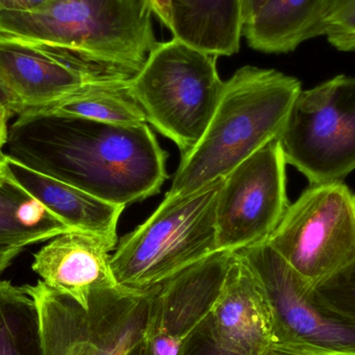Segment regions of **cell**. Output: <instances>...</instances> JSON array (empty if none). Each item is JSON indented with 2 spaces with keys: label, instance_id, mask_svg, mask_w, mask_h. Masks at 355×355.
Returning <instances> with one entry per match:
<instances>
[{
  "label": "cell",
  "instance_id": "12",
  "mask_svg": "<svg viewBox=\"0 0 355 355\" xmlns=\"http://www.w3.org/2000/svg\"><path fill=\"white\" fill-rule=\"evenodd\" d=\"M235 252H216L151 290L145 338L153 355H178L208 321Z\"/></svg>",
  "mask_w": 355,
  "mask_h": 355
},
{
  "label": "cell",
  "instance_id": "2",
  "mask_svg": "<svg viewBox=\"0 0 355 355\" xmlns=\"http://www.w3.org/2000/svg\"><path fill=\"white\" fill-rule=\"evenodd\" d=\"M302 83L272 69L245 66L225 81L204 135L181 155L170 196H187L227 177L279 139Z\"/></svg>",
  "mask_w": 355,
  "mask_h": 355
},
{
  "label": "cell",
  "instance_id": "29",
  "mask_svg": "<svg viewBox=\"0 0 355 355\" xmlns=\"http://www.w3.org/2000/svg\"><path fill=\"white\" fill-rule=\"evenodd\" d=\"M126 355H153L149 342L144 337Z\"/></svg>",
  "mask_w": 355,
  "mask_h": 355
},
{
  "label": "cell",
  "instance_id": "3",
  "mask_svg": "<svg viewBox=\"0 0 355 355\" xmlns=\"http://www.w3.org/2000/svg\"><path fill=\"white\" fill-rule=\"evenodd\" d=\"M149 0H49L0 12V40L45 44L139 72L155 47Z\"/></svg>",
  "mask_w": 355,
  "mask_h": 355
},
{
  "label": "cell",
  "instance_id": "19",
  "mask_svg": "<svg viewBox=\"0 0 355 355\" xmlns=\"http://www.w3.org/2000/svg\"><path fill=\"white\" fill-rule=\"evenodd\" d=\"M74 230L8 178L0 187V273L23 250Z\"/></svg>",
  "mask_w": 355,
  "mask_h": 355
},
{
  "label": "cell",
  "instance_id": "25",
  "mask_svg": "<svg viewBox=\"0 0 355 355\" xmlns=\"http://www.w3.org/2000/svg\"><path fill=\"white\" fill-rule=\"evenodd\" d=\"M149 2L153 14L171 31L173 25V0H149Z\"/></svg>",
  "mask_w": 355,
  "mask_h": 355
},
{
  "label": "cell",
  "instance_id": "1",
  "mask_svg": "<svg viewBox=\"0 0 355 355\" xmlns=\"http://www.w3.org/2000/svg\"><path fill=\"white\" fill-rule=\"evenodd\" d=\"M6 147L14 159L120 206L156 196L168 178V153L148 123L17 116Z\"/></svg>",
  "mask_w": 355,
  "mask_h": 355
},
{
  "label": "cell",
  "instance_id": "23",
  "mask_svg": "<svg viewBox=\"0 0 355 355\" xmlns=\"http://www.w3.org/2000/svg\"><path fill=\"white\" fill-rule=\"evenodd\" d=\"M178 355H232L217 347L207 322L182 346Z\"/></svg>",
  "mask_w": 355,
  "mask_h": 355
},
{
  "label": "cell",
  "instance_id": "18",
  "mask_svg": "<svg viewBox=\"0 0 355 355\" xmlns=\"http://www.w3.org/2000/svg\"><path fill=\"white\" fill-rule=\"evenodd\" d=\"M129 80L92 83L39 107L23 110L18 116L85 119L114 125L147 123L133 97Z\"/></svg>",
  "mask_w": 355,
  "mask_h": 355
},
{
  "label": "cell",
  "instance_id": "30",
  "mask_svg": "<svg viewBox=\"0 0 355 355\" xmlns=\"http://www.w3.org/2000/svg\"><path fill=\"white\" fill-rule=\"evenodd\" d=\"M8 168H6L3 160L0 157V187H2L8 182Z\"/></svg>",
  "mask_w": 355,
  "mask_h": 355
},
{
  "label": "cell",
  "instance_id": "28",
  "mask_svg": "<svg viewBox=\"0 0 355 355\" xmlns=\"http://www.w3.org/2000/svg\"><path fill=\"white\" fill-rule=\"evenodd\" d=\"M262 355H318L311 352H302V350L294 349V348L285 347V346L272 344Z\"/></svg>",
  "mask_w": 355,
  "mask_h": 355
},
{
  "label": "cell",
  "instance_id": "21",
  "mask_svg": "<svg viewBox=\"0 0 355 355\" xmlns=\"http://www.w3.org/2000/svg\"><path fill=\"white\" fill-rule=\"evenodd\" d=\"M321 302L355 321V261L315 287Z\"/></svg>",
  "mask_w": 355,
  "mask_h": 355
},
{
  "label": "cell",
  "instance_id": "7",
  "mask_svg": "<svg viewBox=\"0 0 355 355\" xmlns=\"http://www.w3.org/2000/svg\"><path fill=\"white\" fill-rule=\"evenodd\" d=\"M266 242L316 287L355 261L354 192L343 181L311 185Z\"/></svg>",
  "mask_w": 355,
  "mask_h": 355
},
{
  "label": "cell",
  "instance_id": "4",
  "mask_svg": "<svg viewBox=\"0 0 355 355\" xmlns=\"http://www.w3.org/2000/svg\"><path fill=\"white\" fill-rule=\"evenodd\" d=\"M223 179L187 196H170L110 256L116 283L148 292L218 252L216 206Z\"/></svg>",
  "mask_w": 355,
  "mask_h": 355
},
{
  "label": "cell",
  "instance_id": "26",
  "mask_svg": "<svg viewBox=\"0 0 355 355\" xmlns=\"http://www.w3.org/2000/svg\"><path fill=\"white\" fill-rule=\"evenodd\" d=\"M15 116L14 112L6 105L0 102V154L2 153V149L6 146L8 139V121Z\"/></svg>",
  "mask_w": 355,
  "mask_h": 355
},
{
  "label": "cell",
  "instance_id": "22",
  "mask_svg": "<svg viewBox=\"0 0 355 355\" xmlns=\"http://www.w3.org/2000/svg\"><path fill=\"white\" fill-rule=\"evenodd\" d=\"M324 35L336 49L355 51V0H342L327 23Z\"/></svg>",
  "mask_w": 355,
  "mask_h": 355
},
{
  "label": "cell",
  "instance_id": "13",
  "mask_svg": "<svg viewBox=\"0 0 355 355\" xmlns=\"http://www.w3.org/2000/svg\"><path fill=\"white\" fill-rule=\"evenodd\" d=\"M116 244L96 234L66 232L33 254L31 269L50 289L87 311L93 293L119 286L110 256Z\"/></svg>",
  "mask_w": 355,
  "mask_h": 355
},
{
  "label": "cell",
  "instance_id": "14",
  "mask_svg": "<svg viewBox=\"0 0 355 355\" xmlns=\"http://www.w3.org/2000/svg\"><path fill=\"white\" fill-rule=\"evenodd\" d=\"M207 324L217 347L232 355H262L273 344L266 296L236 252Z\"/></svg>",
  "mask_w": 355,
  "mask_h": 355
},
{
  "label": "cell",
  "instance_id": "16",
  "mask_svg": "<svg viewBox=\"0 0 355 355\" xmlns=\"http://www.w3.org/2000/svg\"><path fill=\"white\" fill-rule=\"evenodd\" d=\"M342 0H270L243 27L252 49L287 53L309 40L324 35Z\"/></svg>",
  "mask_w": 355,
  "mask_h": 355
},
{
  "label": "cell",
  "instance_id": "11",
  "mask_svg": "<svg viewBox=\"0 0 355 355\" xmlns=\"http://www.w3.org/2000/svg\"><path fill=\"white\" fill-rule=\"evenodd\" d=\"M135 74L76 50L0 40V87L16 116L85 85L129 80Z\"/></svg>",
  "mask_w": 355,
  "mask_h": 355
},
{
  "label": "cell",
  "instance_id": "15",
  "mask_svg": "<svg viewBox=\"0 0 355 355\" xmlns=\"http://www.w3.org/2000/svg\"><path fill=\"white\" fill-rule=\"evenodd\" d=\"M8 178L74 231L118 241L116 227L125 207L105 202L71 184L1 153Z\"/></svg>",
  "mask_w": 355,
  "mask_h": 355
},
{
  "label": "cell",
  "instance_id": "10",
  "mask_svg": "<svg viewBox=\"0 0 355 355\" xmlns=\"http://www.w3.org/2000/svg\"><path fill=\"white\" fill-rule=\"evenodd\" d=\"M285 156L270 141L223 178L216 206L218 252L267 241L289 207Z\"/></svg>",
  "mask_w": 355,
  "mask_h": 355
},
{
  "label": "cell",
  "instance_id": "6",
  "mask_svg": "<svg viewBox=\"0 0 355 355\" xmlns=\"http://www.w3.org/2000/svg\"><path fill=\"white\" fill-rule=\"evenodd\" d=\"M25 287L39 309L44 355H126L145 337L151 290H100L85 311L41 279Z\"/></svg>",
  "mask_w": 355,
  "mask_h": 355
},
{
  "label": "cell",
  "instance_id": "17",
  "mask_svg": "<svg viewBox=\"0 0 355 355\" xmlns=\"http://www.w3.org/2000/svg\"><path fill=\"white\" fill-rule=\"evenodd\" d=\"M172 10L175 39L217 58L239 51L243 0H173Z\"/></svg>",
  "mask_w": 355,
  "mask_h": 355
},
{
  "label": "cell",
  "instance_id": "5",
  "mask_svg": "<svg viewBox=\"0 0 355 355\" xmlns=\"http://www.w3.org/2000/svg\"><path fill=\"white\" fill-rule=\"evenodd\" d=\"M217 58L175 37L157 42L129 83L147 123L174 141L181 155L200 141L220 99L225 81Z\"/></svg>",
  "mask_w": 355,
  "mask_h": 355
},
{
  "label": "cell",
  "instance_id": "27",
  "mask_svg": "<svg viewBox=\"0 0 355 355\" xmlns=\"http://www.w3.org/2000/svg\"><path fill=\"white\" fill-rule=\"evenodd\" d=\"M270 0H243V19L244 25L252 20L259 12L261 8L268 3Z\"/></svg>",
  "mask_w": 355,
  "mask_h": 355
},
{
  "label": "cell",
  "instance_id": "8",
  "mask_svg": "<svg viewBox=\"0 0 355 355\" xmlns=\"http://www.w3.org/2000/svg\"><path fill=\"white\" fill-rule=\"evenodd\" d=\"M277 139L287 164L311 185L343 181L355 171L354 77L302 89Z\"/></svg>",
  "mask_w": 355,
  "mask_h": 355
},
{
  "label": "cell",
  "instance_id": "20",
  "mask_svg": "<svg viewBox=\"0 0 355 355\" xmlns=\"http://www.w3.org/2000/svg\"><path fill=\"white\" fill-rule=\"evenodd\" d=\"M0 355H44L37 302L10 281H0Z\"/></svg>",
  "mask_w": 355,
  "mask_h": 355
},
{
  "label": "cell",
  "instance_id": "9",
  "mask_svg": "<svg viewBox=\"0 0 355 355\" xmlns=\"http://www.w3.org/2000/svg\"><path fill=\"white\" fill-rule=\"evenodd\" d=\"M236 254L266 296L273 344L318 355H355V321L321 302L315 288L266 241Z\"/></svg>",
  "mask_w": 355,
  "mask_h": 355
},
{
  "label": "cell",
  "instance_id": "24",
  "mask_svg": "<svg viewBox=\"0 0 355 355\" xmlns=\"http://www.w3.org/2000/svg\"><path fill=\"white\" fill-rule=\"evenodd\" d=\"M47 1L49 0H0V12H27Z\"/></svg>",
  "mask_w": 355,
  "mask_h": 355
},
{
  "label": "cell",
  "instance_id": "31",
  "mask_svg": "<svg viewBox=\"0 0 355 355\" xmlns=\"http://www.w3.org/2000/svg\"><path fill=\"white\" fill-rule=\"evenodd\" d=\"M0 102H1V103L6 104V105L8 106V107L10 108V110L12 112L10 99H8V96L6 95V93H4L3 89H2L1 87H0Z\"/></svg>",
  "mask_w": 355,
  "mask_h": 355
}]
</instances>
